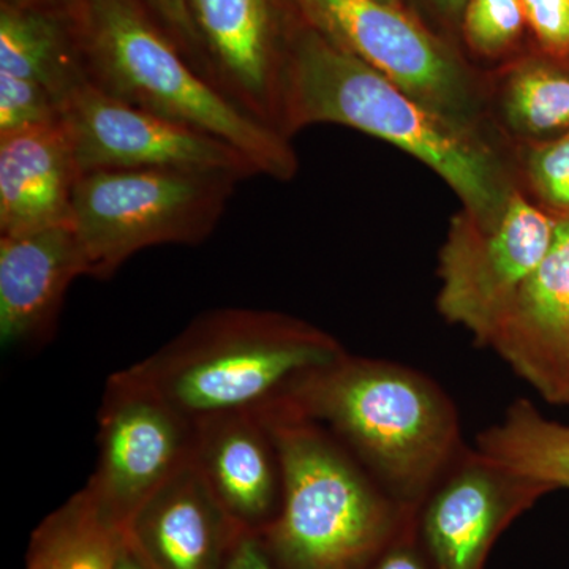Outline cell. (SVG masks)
<instances>
[{
  "instance_id": "cell-1",
  "label": "cell",
  "mask_w": 569,
  "mask_h": 569,
  "mask_svg": "<svg viewBox=\"0 0 569 569\" xmlns=\"http://www.w3.org/2000/svg\"><path fill=\"white\" fill-rule=\"evenodd\" d=\"M317 123L391 142L440 176L463 211L481 220L503 211L518 189L512 153L496 133L440 114L305 24L284 81L282 132L291 140Z\"/></svg>"
},
{
  "instance_id": "cell-2",
  "label": "cell",
  "mask_w": 569,
  "mask_h": 569,
  "mask_svg": "<svg viewBox=\"0 0 569 569\" xmlns=\"http://www.w3.org/2000/svg\"><path fill=\"white\" fill-rule=\"evenodd\" d=\"M282 403L329 430L407 505L429 496L466 449L447 392L418 370L381 359L343 353L299 378Z\"/></svg>"
},
{
  "instance_id": "cell-3",
  "label": "cell",
  "mask_w": 569,
  "mask_h": 569,
  "mask_svg": "<svg viewBox=\"0 0 569 569\" xmlns=\"http://www.w3.org/2000/svg\"><path fill=\"white\" fill-rule=\"evenodd\" d=\"M69 9L86 78L100 91L228 142L260 176L298 174L290 140L201 74L140 0H71Z\"/></svg>"
},
{
  "instance_id": "cell-4",
  "label": "cell",
  "mask_w": 569,
  "mask_h": 569,
  "mask_svg": "<svg viewBox=\"0 0 569 569\" xmlns=\"http://www.w3.org/2000/svg\"><path fill=\"white\" fill-rule=\"evenodd\" d=\"M347 353L323 329L253 309H217L159 351L127 367L187 418L263 413L299 378Z\"/></svg>"
},
{
  "instance_id": "cell-5",
  "label": "cell",
  "mask_w": 569,
  "mask_h": 569,
  "mask_svg": "<svg viewBox=\"0 0 569 569\" xmlns=\"http://www.w3.org/2000/svg\"><path fill=\"white\" fill-rule=\"evenodd\" d=\"M258 415L282 466L272 549L291 569H355L389 526L387 498L323 426L282 402Z\"/></svg>"
},
{
  "instance_id": "cell-6",
  "label": "cell",
  "mask_w": 569,
  "mask_h": 569,
  "mask_svg": "<svg viewBox=\"0 0 569 569\" xmlns=\"http://www.w3.org/2000/svg\"><path fill=\"white\" fill-rule=\"evenodd\" d=\"M241 176L200 170H118L81 174L71 227L88 277L111 279L149 247L197 246L222 220Z\"/></svg>"
},
{
  "instance_id": "cell-7",
  "label": "cell",
  "mask_w": 569,
  "mask_h": 569,
  "mask_svg": "<svg viewBox=\"0 0 569 569\" xmlns=\"http://www.w3.org/2000/svg\"><path fill=\"white\" fill-rule=\"evenodd\" d=\"M299 20L452 121L493 132L479 81L403 9L380 0H291ZM497 134V133H496Z\"/></svg>"
},
{
  "instance_id": "cell-8",
  "label": "cell",
  "mask_w": 569,
  "mask_h": 569,
  "mask_svg": "<svg viewBox=\"0 0 569 569\" xmlns=\"http://www.w3.org/2000/svg\"><path fill=\"white\" fill-rule=\"evenodd\" d=\"M553 236L556 219L519 187L492 219L481 220L462 209L452 217L438 257V312L482 346L549 252Z\"/></svg>"
},
{
  "instance_id": "cell-9",
  "label": "cell",
  "mask_w": 569,
  "mask_h": 569,
  "mask_svg": "<svg viewBox=\"0 0 569 569\" xmlns=\"http://www.w3.org/2000/svg\"><path fill=\"white\" fill-rule=\"evenodd\" d=\"M194 421L123 369L108 378L99 460L86 490L123 530L164 482L193 460Z\"/></svg>"
},
{
  "instance_id": "cell-10",
  "label": "cell",
  "mask_w": 569,
  "mask_h": 569,
  "mask_svg": "<svg viewBox=\"0 0 569 569\" xmlns=\"http://www.w3.org/2000/svg\"><path fill=\"white\" fill-rule=\"evenodd\" d=\"M61 114L81 174L163 168L258 176L228 142L122 102L89 80L66 97Z\"/></svg>"
},
{
  "instance_id": "cell-11",
  "label": "cell",
  "mask_w": 569,
  "mask_h": 569,
  "mask_svg": "<svg viewBox=\"0 0 569 569\" xmlns=\"http://www.w3.org/2000/svg\"><path fill=\"white\" fill-rule=\"evenodd\" d=\"M284 2L291 0H189L213 84L280 134L288 66L305 26L290 28Z\"/></svg>"
},
{
  "instance_id": "cell-12",
  "label": "cell",
  "mask_w": 569,
  "mask_h": 569,
  "mask_svg": "<svg viewBox=\"0 0 569 569\" xmlns=\"http://www.w3.org/2000/svg\"><path fill=\"white\" fill-rule=\"evenodd\" d=\"M548 486L463 449L429 493L425 535L440 569H478L498 527Z\"/></svg>"
},
{
  "instance_id": "cell-13",
  "label": "cell",
  "mask_w": 569,
  "mask_h": 569,
  "mask_svg": "<svg viewBox=\"0 0 569 569\" xmlns=\"http://www.w3.org/2000/svg\"><path fill=\"white\" fill-rule=\"evenodd\" d=\"M246 533L192 460L138 509L126 539L149 569H224Z\"/></svg>"
},
{
  "instance_id": "cell-14",
  "label": "cell",
  "mask_w": 569,
  "mask_h": 569,
  "mask_svg": "<svg viewBox=\"0 0 569 569\" xmlns=\"http://www.w3.org/2000/svg\"><path fill=\"white\" fill-rule=\"evenodd\" d=\"M482 346L552 402L569 362V219Z\"/></svg>"
},
{
  "instance_id": "cell-15",
  "label": "cell",
  "mask_w": 569,
  "mask_h": 569,
  "mask_svg": "<svg viewBox=\"0 0 569 569\" xmlns=\"http://www.w3.org/2000/svg\"><path fill=\"white\" fill-rule=\"evenodd\" d=\"M88 261L71 224L0 236V340L32 346L58 323L63 299Z\"/></svg>"
},
{
  "instance_id": "cell-16",
  "label": "cell",
  "mask_w": 569,
  "mask_h": 569,
  "mask_svg": "<svg viewBox=\"0 0 569 569\" xmlns=\"http://www.w3.org/2000/svg\"><path fill=\"white\" fill-rule=\"evenodd\" d=\"M193 463L242 529H266L269 518L276 519L282 501V466L260 415L197 419Z\"/></svg>"
},
{
  "instance_id": "cell-17",
  "label": "cell",
  "mask_w": 569,
  "mask_h": 569,
  "mask_svg": "<svg viewBox=\"0 0 569 569\" xmlns=\"http://www.w3.org/2000/svg\"><path fill=\"white\" fill-rule=\"evenodd\" d=\"M80 178L62 119L0 134V236L71 224Z\"/></svg>"
},
{
  "instance_id": "cell-18",
  "label": "cell",
  "mask_w": 569,
  "mask_h": 569,
  "mask_svg": "<svg viewBox=\"0 0 569 569\" xmlns=\"http://www.w3.org/2000/svg\"><path fill=\"white\" fill-rule=\"evenodd\" d=\"M486 110L509 151L569 133V56H523L486 82Z\"/></svg>"
},
{
  "instance_id": "cell-19",
  "label": "cell",
  "mask_w": 569,
  "mask_h": 569,
  "mask_svg": "<svg viewBox=\"0 0 569 569\" xmlns=\"http://www.w3.org/2000/svg\"><path fill=\"white\" fill-rule=\"evenodd\" d=\"M0 71L39 82L58 97L62 108L66 97L88 80L69 6H22L2 0Z\"/></svg>"
},
{
  "instance_id": "cell-20",
  "label": "cell",
  "mask_w": 569,
  "mask_h": 569,
  "mask_svg": "<svg viewBox=\"0 0 569 569\" xmlns=\"http://www.w3.org/2000/svg\"><path fill=\"white\" fill-rule=\"evenodd\" d=\"M477 451L519 477L569 489V425L546 418L530 400H516L479 433Z\"/></svg>"
},
{
  "instance_id": "cell-21",
  "label": "cell",
  "mask_w": 569,
  "mask_h": 569,
  "mask_svg": "<svg viewBox=\"0 0 569 569\" xmlns=\"http://www.w3.org/2000/svg\"><path fill=\"white\" fill-rule=\"evenodd\" d=\"M123 545L126 530L82 489L36 531L28 569H114Z\"/></svg>"
},
{
  "instance_id": "cell-22",
  "label": "cell",
  "mask_w": 569,
  "mask_h": 569,
  "mask_svg": "<svg viewBox=\"0 0 569 569\" xmlns=\"http://www.w3.org/2000/svg\"><path fill=\"white\" fill-rule=\"evenodd\" d=\"M511 153L519 189L552 219H569V133Z\"/></svg>"
},
{
  "instance_id": "cell-23",
  "label": "cell",
  "mask_w": 569,
  "mask_h": 569,
  "mask_svg": "<svg viewBox=\"0 0 569 569\" xmlns=\"http://www.w3.org/2000/svg\"><path fill=\"white\" fill-rule=\"evenodd\" d=\"M462 17L467 44L482 58L503 56L529 26L522 0H467Z\"/></svg>"
},
{
  "instance_id": "cell-24",
  "label": "cell",
  "mask_w": 569,
  "mask_h": 569,
  "mask_svg": "<svg viewBox=\"0 0 569 569\" xmlns=\"http://www.w3.org/2000/svg\"><path fill=\"white\" fill-rule=\"evenodd\" d=\"M61 110V102L50 89L0 71V134L59 122Z\"/></svg>"
},
{
  "instance_id": "cell-25",
  "label": "cell",
  "mask_w": 569,
  "mask_h": 569,
  "mask_svg": "<svg viewBox=\"0 0 569 569\" xmlns=\"http://www.w3.org/2000/svg\"><path fill=\"white\" fill-rule=\"evenodd\" d=\"M140 2L153 20L159 22L160 28L181 48L187 59L200 70L201 74L211 80L189 0H140Z\"/></svg>"
},
{
  "instance_id": "cell-26",
  "label": "cell",
  "mask_w": 569,
  "mask_h": 569,
  "mask_svg": "<svg viewBox=\"0 0 569 569\" xmlns=\"http://www.w3.org/2000/svg\"><path fill=\"white\" fill-rule=\"evenodd\" d=\"M527 24L539 48L569 56V0H522Z\"/></svg>"
},
{
  "instance_id": "cell-27",
  "label": "cell",
  "mask_w": 569,
  "mask_h": 569,
  "mask_svg": "<svg viewBox=\"0 0 569 569\" xmlns=\"http://www.w3.org/2000/svg\"><path fill=\"white\" fill-rule=\"evenodd\" d=\"M224 569H272L268 556L252 533H246L236 546Z\"/></svg>"
},
{
  "instance_id": "cell-28",
  "label": "cell",
  "mask_w": 569,
  "mask_h": 569,
  "mask_svg": "<svg viewBox=\"0 0 569 569\" xmlns=\"http://www.w3.org/2000/svg\"><path fill=\"white\" fill-rule=\"evenodd\" d=\"M373 569H425L419 563L417 557L408 550H395V552L385 556V559L380 561Z\"/></svg>"
},
{
  "instance_id": "cell-29",
  "label": "cell",
  "mask_w": 569,
  "mask_h": 569,
  "mask_svg": "<svg viewBox=\"0 0 569 569\" xmlns=\"http://www.w3.org/2000/svg\"><path fill=\"white\" fill-rule=\"evenodd\" d=\"M114 569H149L142 563L140 557L133 552L129 545H123L121 553H119L118 561H116Z\"/></svg>"
},
{
  "instance_id": "cell-30",
  "label": "cell",
  "mask_w": 569,
  "mask_h": 569,
  "mask_svg": "<svg viewBox=\"0 0 569 569\" xmlns=\"http://www.w3.org/2000/svg\"><path fill=\"white\" fill-rule=\"evenodd\" d=\"M552 403L557 406H569V362L567 370H565L563 378H561L560 387L557 389L556 397Z\"/></svg>"
},
{
  "instance_id": "cell-31",
  "label": "cell",
  "mask_w": 569,
  "mask_h": 569,
  "mask_svg": "<svg viewBox=\"0 0 569 569\" xmlns=\"http://www.w3.org/2000/svg\"><path fill=\"white\" fill-rule=\"evenodd\" d=\"M436 2L445 13L459 14L466 9L467 0H436Z\"/></svg>"
},
{
  "instance_id": "cell-32",
  "label": "cell",
  "mask_w": 569,
  "mask_h": 569,
  "mask_svg": "<svg viewBox=\"0 0 569 569\" xmlns=\"http://www.w3.org/2000/svg\"><path fill=\"white\" fill-rule=\"evenodd\" d=\"M7 2L37 7H67L70 6L71 0H7Z\"/></svg>"
},
{
  "instance_id": "cell-33",
  "label": "cell",
  "mask_w": 569,
  "mask_h": 569,
  "mask_svg": "<svg viewBox=\"0 0 569 569\" xmlns=\"http://www.w3.org/2000/svg\"><path fill=\"white\" fill-rule=\"evenodd\" d=\"M380 2L388 3V6L397 7V9H402V3H400V0H380Z\"/></svg>"
}]
</instances>
